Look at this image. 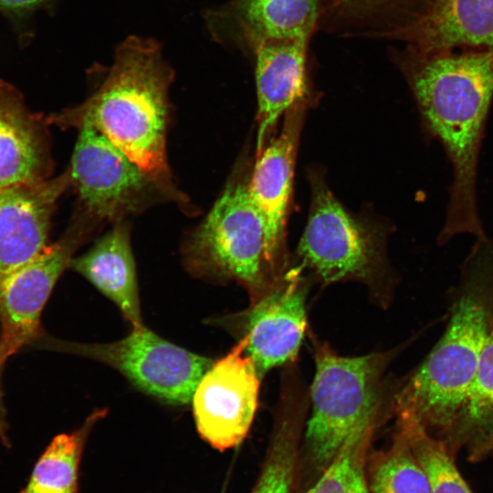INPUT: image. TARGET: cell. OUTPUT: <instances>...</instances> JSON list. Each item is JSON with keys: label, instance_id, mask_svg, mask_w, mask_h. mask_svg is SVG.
<instances>
[{"label": "cell", "instance_id": "6da1fadb", "mask_svg": "<svg viewBox=\"0 0 493 493\" xmlns=\"http://www.w3.org/2000/svg\"><path fill=\"white\" fill-rule=\"evenodd\" d=\"M424 123L443 144L454 169L449 203L438 241L472 234L486 237L477 208V170L493 99V49L424 51L389 48Z\"/></svg>", "mask_w": 493, "mask_h": 493}, {"label": "cell", "instance_id": "7a4b0ae2", "mask_svg": "<svg viewBox=\"0 0 493 493\" xmlns=\"http://www.w3.org/2000/svg\"><path fill=\"white\" fill-rule=\"evenodd\" d=\"M173 71L157 41L129 37L116 48L112 65L83 102L47 116L50 125L100 132L145 173L158 181L174 202L187 199L175 187L166 156L168 91Z\"/></svg>", "mask_w": 493, "mask_h": 493}, {"label": "cell", "instance_id": "3957f363", "mask_svg": "<svg viewBox=\"0 0 493 493\" xmlns=\"http://www.w3.org/2000/svg\"><path fill=\"white\" fill-rule=\"evenodd\" d=\"M493 322V240L477 239L454 293L447 327L425 360L395 388L393 414L411 410L432 435L451 432Z\"/></svg>", "mask_w": 493, "mask_h": 493}, {"label": "cell", "instance_id": "277c9868", "mask_svg": "<svg viewBox=\"0 0 493 493\" xmlns=\"http://www.w3.org/2000/svg\"><path fill=\"white\" fill-rule=\"evenodd\" d=\"M247 166L238 164L223 192L183 248L186 270L214 282H236L249 302L270 291L286 277L270 260L265 226L248 190Z\"/></svg>", "mask_w": 493, "mask_h": 493}, {"label": "cell", "instance_id": "5b68a950", "mask_svg": "<svg viewBox=\"0 0 493 493\" xmlns=\"http://www.w3.org/2000/svg\"><path fill=\"white\" fill-rule=\"evenodd\" d=\"M311 343L315 373L303 444L311 464L324 469L355 426L393 393L386 394L383 375L398 351L343 356L313 334Z\"/></svg>", "mask_w": 493, "mask_h": 493}, {"label": "cell", "instance_id": "8992f818", "mask_svg": "<svg viewBox=\"0 0 493 493\" xmlns=\"http://www.w3.org/2000/svg\"><path fill=\"white\" fill-rule=\"evenodd\" d=\"M310 206L297 254L304 269L322 285L359 281L374 289L385 304L393 277L384 247V233L352 215L335 197L316 170L309 173Z\"/></svg>", "mask_w": 493, "mask_h": 493}, {"label": "cell", "instance_id": "52a82bcc", "mask_svg": "<svg viewBox=\"0 0 493 493\" xmlns=\"http://www.w3.org/2000/svg\"><path fill=\"white\" fill-rule=\"evenodd\" d=\"M79 136L67 169L78 195L77 208L100 226L116 223L152 205L172 200L168 191L100 132Z\"/></svg>", "mask_w": 493, "mask_h": 493}, {"label": "cell", "instance_id": "ba28073f", "mask_svg": "<svg viewBox=\"0 0 493 493\" xmlns=\"http://www.w3.org/2000/svg\"><path fill=\"white\" fill-rule=\"evenodd\" d=\"M47 348L89 358L123 374L135 387L165 403L185 404L214 360L170 342L144 325L108 343L59 340L42 341Z\"/></svg>", "mask_w": 493, "mask_h": 493}, {"label": "cell", "instance_id": "9c48e42d", "mask_svg": "<svg viewBox=\"0 0 493 493\" xmlns=\"http://www.w3.org/2000/svg\"><path fill=\"white\" fill-rule=\"evenodd\" d=\"M100 226L76 209L61 236L0 283V374L7 360L42 336L41 314L77 249Z\"/></svg>", "mask_w": 493, "mask_h": 493}, {"label": "cell", "instance_id": "30bf717a", "mask_svg": "<svg viewBox=\"0 0 493 493\" xmlns=\"http://www.w3.org/2000/svg\"><path fill=\"white\" fill-rule=\"evenodd\" d=\"M309 279L290 267L283 280L248 307L216 320L238 340L261 379L271 369L295 362L307 331Z\"/></svg>", "mask_w": 493, "mask_h": 493}, {"label": "cell", "instance_id": "8fae6325", "mask_svg": "<svg viewBox=\"0 0 493 493\" xmlns=\"http://www.w3.org/2000/svg\"><path fill=\"white\" fill-rule=\"evenodd\" d=\"M246 341L237 343L214 361L197 383L192 397L200 436L224 451L238 446L248 433L258 404L260 381Z\"/></svg>", "mask_w": 493, "mask_h": 493}, {"label": "cell", "instance_id": "7c38bea8", "mask_svg": "<svg viewBox=\"0 0 493 493\" xmlns=\"http://www.w3.org/2000/svg\"><path fill=\"white\" fill-rule=\"evenodd\" d=\"M312 98L293 104L283 115L280 133L256 156L248 190L265 226L268 257L282 273L290 269L286 246V225L293 173L303 121Z\"/></svg>", "mask_w": 493, "mask_h": 493}, {"label": "cell", "instance_id": "4fadbf2b", "mask_svg": "<svg viewBox=\"0 0 493 493\" xmlns=\"http://www.w3.org/2000/svg\"><path fill=\"white\" fill-rule=\"evenodd\" d=\"M319 16L318 0H227L208 9L205 22L215 42L248 58L268 40H311Z\"/></svg>", "mask_w": 493, "mask_h": 493}, {"label": "cell", "instance_id": "5bb4252c", "mask_svg": "<svg viewBox=\"0 0 493 493\" xmlns=\"http://www.w3.org/2000/svg\"><path fill=\"white\" fill-rule=\"evenodd\" d=\"M310 44L311 40L304 38L268 40L257 45L248 57L254 65L257 98L256 156L279 117L296 102L313 98Z\"/></svg>", "mask_w": 493, "mask_h": 493}, {"label": "cell", "instance_id": "9a60e30c", "mask_svg": "<svg viewBox=\"0 0 493 493\" xmlns=\"http://www.w3.org/2000/svg\"><path fill=\"white\" fill-rule=\"evenodd\" d=\"M68 186L66 170L41 183L0 190V283L48 246L57 203Z\"/></svg>", "mask_w": 493, "mask_h": 493}, {"label": "cell", "instance_id": "2e32d148", "mask_svg": "<svg viewBox=\"0 0 493 493\" xmlns=\"http://www.w3.org/2000/svg\"><path fill=\"white\" fill-rule=\"evenodd\" d=\"M47 116L27 107L20 90L0 79V190L51 178Z\"/></svg>", "mask_w": 493, "mask_h": 493}, {"label": "cell", "instance_id": "e0dca14e", "mask_svg": "<svg viewBox=\"0 0 493 493\" xmlns=\"http://www.w3.org/2000/svg\"><path fill=\"white\" fill-rule=\"evenodd\" d=\"M397 42L424 51L493 49V0H436Z\"/></svg>", "mask_w": 493, "mask_h": 493}, {"label": "cell", "instance_id": "ac0fdd59", "mask_svg": "<svg viewBox=\"0 0 493 493\" xmlns=\"http://www.w3.org/2000/svg\"><path fill=\"white\" fill-rule=\"evenodd\" d=\"M70 269L87 278L121 310L131 327L142 319L136 266L126 220L114 223L83 255L73 257Z\"/></svg>", "mask_w": 493, "mask_h": 493}, {"label": "cell", "instance_id": "d6986e66", "mask_svg": "<svg viewBox=\"0 0 493 493\" xmlns=\"http://www.w3.org/2000/svg\"><path fill=\"white\" fill-rule=\"evenodd\" d=\"M436 0H318L319 32L396 41Z\"/></svg>", "mask_w": 493, "mask_h": 493}, {"label": "cell", "instance_id": "ffe728a7", "mask_svg": "<svg viewBox=\"0 0 493 493\" xmlns=\"http://www.w3.org/2000/svg\"><path fill=\"white\" fill-rule=\"evenodd\" d=\"M309 406L299 372L284 371L267 459L252 493H291Z\"/></svg>", "mask_w": 493, "mask_h": 493}, {"label": "cell", "instance_id": "44dd1931", "mask_svg": "<svg viewBox=\"0 0 493 493\" xmlns=\"http://www.w3.org/2000/svg\"><path fill=\"white\" fill-rule=\"evenodd\" d=\"M443 442L454 455L464 449L472 462L493 454V322L466 401Z\"/></svg>", "mask_w": 493, "mask_h": 493}, {"label": "cell", "instance_id": "7402d4cb", "mask_svg": "<svg viewBox=\"0 0 493 493\" xmlns=\"http://www.w3.org/2000/svg\"><path fill=\"white\" fill-rule=\"evenodd\" d=\"M107 410L94 411L77 430L56 435L34 466L19 493H78L79 467L85 441Z\"/></svg>", "mask_w": 493, "mask_h": 493}, {"label": "cell", "instance_id": "603a6c76", "mask_svg": "<svg viewBox=\"0 0 493 493\" xmlns=\"http://www.w3.org/2000/svg\"><path fill=\"white\" fill-rule=\"evenodd\" d=\"M388 410L383 401L365 415L307 493H371L366 477L368 451L375 428Z\"/></svg>", "mask_w": 493, "mask_h": 493}, {"label": "cell", "instance_id": "cb8c5ba5", "mask_svg": "<svg viewBox=\"0 0 493 493\" xmlns=\"http://www.w3.org/2000/svg\"><path fill=\"white\" fill-rule=\"evenodd\" d=\"M394 415L397 429L429 477L432 493H474L456 466V456L442 440L427 432L411 410L398 409Z\"/></svg>", "mask_w": 493, "mask_h": 493}, {"label": "cell", "instance_id": "d4e9b609", "mask_svg": "<svg viewBox=\"0 0 493 493\" xmlns=\"http://www.w3.org/2000/svg\"><path fill=\"white\" fill-rule=\"evenodd\" d=\"M392 446L367 465L371 493H432L429 477L404 435L397 430Z\"/></svg>", "mask_w": 493, "mask_h": 493}, {"label": "cell", "instance_id": "484cf974", "mask_svg": "<svg viewBox=\"0 0 493 493\" xmlns=\"http://www.w3.org/2000/svg\"><path fill=\"white\" fill-rule=\"evenodd\" d=\"M59 0H0V15L6 20L18 44L26 47L35 36L37 12L53 8Z\"/></svg>", "mask_w": 493, "mask_h": 493}, {"label": "cell", "instance_id": "4316f807", "mask_svg": "<svg viewBox=\"0 0 493 493\" xmlns=\"http://www.w3.org/2000/svg\"><path fill=\"white\" fill-rule=\"evenodd\" d=\"M0 442L4 446H9L7 436V422L4 407L3 394L0 388Z\"/></svg>", "mask_w": 493, "mask_h": 493}, {"label": "cell", "instance_id": "83f0119b", "mask_svg": "<svg viewBox=\"0 0 493 493\" xmlns=\"http://www.w3.org/2000/svg\"><path fill=\"white\" fill-rule=\"evenodd\" d=\"M493 455V454H492Z\"/></svg>", "mask_w": 493, "mask_h": 493}]
</instances>
